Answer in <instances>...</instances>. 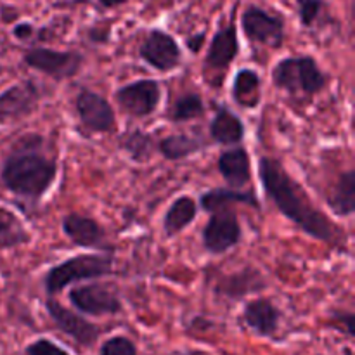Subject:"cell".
<instances>
[{"instance_id": "obj_23", "label": "cell", "mask_w": 355, "mask_h": 355, "mask_svg": "<svg viewBox=\"0 0 355 355\" xmlns=\"http://www.w3.org/2000/svg\"><path fill=\"white\" fill-rule=\"evenodd\" d=\"M207 142L198 137V135L172 134L163 137L156 144V148H158V153L166 162H182V159L203 151V148H207Z\"/></svg>"}, {"instance_id": "obj_25", "label": "cell", "mask_w": 355, "mask_h": 355, "mask_svg": "<svg viewBox=\"0 0 355 355\" xmlns=\"http://www.w3.org/2000/svg\"><path fill=\"white\" fill-rule=\"evenodd\" d=\"M30 232L9 208L0 207V250H10L30 243Z\"/></svg>"}, {"instance_id": "obj_22", "label": "cell", "mask_w": 355, "mask_h": 355, "mask_svg": "<svg viewBox=\"0 0 355 355\" xmlns=\"http://www.w3.org/2000/svg\"><path fill=\"white\" fill-rule=\"evenodd\" d=\"M329 210L336 217H352L355 211V170L342 172L326 196Z\"/></svg>"}, {"instance_id": "obj_10", "label": "cell", "mask_w": 355, "mask_h": 355, "mask_svg": "<svg viewBox=\"0 0 355 355\" xmlns=\"http://www.w3.org/2000/svg\"><path fill=\"white\" fill-rule=\"evenodd\" d=\"M241 26L246 38L253 44L281 49L284 44V21L279 14H274L259 6H248L243 10Z\"/></svg>"}, {"instance_id": "obj_6", "label": "cell", "mask_w": 355, "mask_h": 355, "mask_svg": "<svg viewBox=\"0 0 355 355\" xmlns=\"http://www.w3.org/2000/svg\"><path fill=\"white\" fill-rule=\"evenodd\" d=\"M68 300L78 314L90 318L116 315L123 311L120 297L111 286L103 283H87L73 286L68 291Z\"/></svg>"}, {"instance_id": "obj_28", "label": "cell", "mask_w": 355, "mask_h": 355, "mask_svg": "<svg viewBox=\"0 0 355 355\" xmlns=\"http://www.w3.org/2000/svg\"><path fill=\"white\" fill-rule=\"evenodd\" d=\"M297 2L298 19L304 28H315L324 21L328 14V3L324 0H295Z\"/></svg>"}, {"instance_id": "obj_1", "label": "cell", "mask_w": 355, "mask_h": 355, "mask_svg": "<svg viewBox=\"0 0 355 355\" xmlns=\"http://www.w3.org/2000/svg\"><path fill=\"white\" fill-rule=\"evenodd\" d=\"M259 177L263 193L281 215L318 241H335L338 229L326 217L324 211L312 203L304 186L290 175L279 159L262 156L259 162Z\"/></svg>"}, {"instance_id": "obj_16", "label": "cell", "mask_w": 355, "mask_h": 355, "mask_svg": "<svg viewBox=\"0 0 355 355\" xmlns=\"http://www.w3.org/2000/svg\"><path fill=\"white\" fill-rule=\"evenodd\" d=\"M239 35L238 26L231 17L227 24L215 31L214 38L208 45L207 55H205V68L211 71H224L239 54Z\"/></svg>"}, {"instance_id": "obj_2", "label": "cell", "mask_w": 355, "mask_h": 355, "mask_svg": "<svg viewBox=\"0 0 355 355\" xmlns=\"http://www.w3.org/2000/svg\"><path fill=\"white\" fill-rule=\"evenodd\" d=\"M45 146L44 135H21L0 166L2 186L30 203H38L58 179V162L45 153Z\"/></svg>"}, {"instance_id": "obj_29", "label": "cell", "mask_w": 355, "mask_h": 355, "mask_svg": "<svg viewBox=\"0 0 355 355\" xmlns=\"http://www.w3.org/2000/svg\"><path fill=\"white\" fill-rule=\"evenodd\" d=\"M99 355H139V350L128 336L114 335L101 343Z\"/></svg>"}, {"instance_id": "obj_14", "label": "cell", "mask_w": 355, "mask_h": 355, "mask_svg": "<svg viewBox=\"0 0 355 355\" xmlns=\"http://www.w3.org/2000/svg\"><path fill=\"white\" fill-rule=\"evenodd\" d=\"M61 229L66 238L78 248H96L113 253V246L107 243L106 231L96 218L82 214H68L62 217Z\"/></svg>"}, {"instance_id": "obj_20", "label": "cell", "mask_w": 355, "mask_h": 355, "mask_svg": "<svg viewBox=\"0 0 355 355\" xmlns=\"http://www.w3.org/2000/svg\"><path fill=\"white\" fill-rule=\"evenodd\" d=\"M238 203L260 210V201L253 191L231 189V187H217V189L207 191L200 196L198 207L208 214H215V211L231 210L232 205Z\"/></svg>"}, {"instance_id": "obj_5", "label": "cell", "mask_w": 355, "mask_h": 355, "mask_svg": "<svg viewBox=\"0 0 355 355\" xmlns=\"http://www.w3.org/2000/svg\"><path fill=\"white\" fill-rule=\"evenodd\" d=\"M24 64L30 66L35 71L62 82L69 80L82 71L85 64V58L78 51H58L49 47H31L23 54Z\"/></svg>"}, {"instance_id": "obj_17", "label": "cell", "mask_w": 355, "mask_h": 355, "mask_svg": "<svg viewBox=\"0 0 355 355\" xmlns=\"http://www.w3.org/2000/svg\"><path fill=\"white\" fill-rule=\"evenodd\" d=\"M283 312L270 298H255L243 307L241 321L260 338H274L279 333Z\"/></svg>"}, {"instance_id": "obj_13", "label": "cell", "mask_w": 355, "mask_h": 355, "mask_svg": "<svg viewBox=\"0 0 355 355\" xmlns=\"http://www.w3.org/2000/svg\"><path fill=\"white\" fill-rule=\"evenodd\" d=\"M42 89L33 80H21L0 92V123L30 116L38 107Z\"/></svg>"}, {"instance_id": "obj_31", "label": "cell", "mask_w": 355, "mask_h": 355, "mask_svg": "<svg viewBox=\"0 0 355 355\" xmlns=\"http://www.w3.org/2000/svg\"><path fill=\"white\" fill-rule=\"evenodd\" d=\"M333 321L336 322V328L342 333H345L349 338L355 336V328H354V312H333L331 314Z\"/></svg>"}, {"instance_id": "obj_33", "label": "cell", "mask_w": 355, "mask_h": 355, "mask_svg": "<svg viewBox=\"0 0 355 355\" xmlns=\"http://www.w3.org/2000/svg\"><path fill=\"white\" fill-rule=\"evenodd\" d=\"M205 40H207V35H205V31H200V33H194V35H191V37H187L186 45L191 52L198 54V52L203 49Z\"/></svg>"}, {"instance_id": "obj_19", "label": "cell", "mask_w": 355, "mask_h": 355, "mask_svg": "<svg viewBox=\"0 0 355 355\" xmlns=\"http://www.w3.org/2000/svg\"><path fill=\"white\" fill-rule=\"evenodd\" d=\"M210 137L215 144L227 146V148H234L239 146L245 139L246 128L241 118L225 106H218L215 111L214 118L210 121Z\"/></svg>"}, {"instance_id": "obj_4", "label": "cell", "mask_w": 355, "mask_h": 355, "mask_svg": "<svg viewBox=\"0 0 355 355\" xmlns=\"http://www.w3.org/2000/svg\"><path fill=\"white\" fill-rule=\"evenodd\" d=\"M272 82L291 96L314 97L328 87V75L312 55H290L276 62Z\"/></svg>"}, {"instance_id": "obj_15", "label": "cell", "mask_w": 355, "mask_h": 355, "mask_svg": "<svg viewBox=\"0 0 355 355\" xmlns=\"http://www.w3.org/2000/svg\"><path fill=\"white\" fill-rule=\"evenodd\" d=\"M269 286L263 274L257 267L246 266L231 274H225L215 283L214 291L222 298L239 302L253 293L263 291Z\"/></svg>"}, {"instance_id": "obj_11", "label": "cell", "mask_w": 355, "mask_h": 355, "mask_svg": "<svg viewBox=\"0 0 355 355\" xmlns=\"http://www.w3.org/2000/svg\"><path fill=\"white\" fill-rule=\"evenodd\" d=\"M139 58L156 71L170 73L182 62V49L172 35L153 28L139 45Z\"/></svg>"}, {"instance_id": "obj_21", "label": "cell", "mask_w": 355, "mask_h": 355, "mask_svg": "<svg viewBox=\"0 0 355 355\" xmlns=\"http://www.w3.org/2000/svg\"><path fill=\"white\" fill-rule=\"evenodd\" d=\"M198 210H200V207H198L194 198L187 196V194L175 198L163 215L162 227L166 238H173V236L180 234L186 227H189L196 220Z\"/></svg>"}, {"instance_id": "obj_3", "label": "cell", "mask_w": 355, "mask_h": 355, "mask_svg": "<svg viewBox=\"0 0 355 355\" xmlns=\"http://www.w3.org/2000/svg\"><path fill=\"white\" fill-rule=\"evenodd\" d=\"M113 263L114 260L111 253H82V255L69 257L45 272V293L52 298L76 283L110 276L113 272Z\"/></svg>"}, {"instance_id": "obj_8", "label": "cell", "mask_w": 355, "mask_h": 355, "mask_svg": "<svg viewBox=\"0 0 355 355\" xmlns=\"http://www.w3.org/2000/svg\"><path fill=\"white\" fill-rule=\"evenodd\" d=\"M243 227L234 210L215 211L201 231V243L210 255H224L241 243Z\"/></svg>"}, {"instance_id": "obj_27", "label": "cell", "mask_w": 355, "mask_h": 355, "mask_svg": "<svg viewBox=\"0 0 355 355\" xmlns=\"http://www.w3.org/2000/svg\"><path fill=\"white\" fill-rule=\"evenodd\" d=\"M158 142L153 139L151 134L141 130V128H134V130L127 132L121 135L120 139V149L127 153L128 158L135 163H144L155 153V148Z\"/></svg>"}, {"instance_id": "obj_9", "label": "cell", "mask_w": 355, "mask_h": 355, "mask_svg": "<svg viewBox=\"0 0 355 355\" xmlns=\"http://www.w3.org/2000/svg\"><path fill=\"white\" fill-rule=\"evenodd\" d=\"M114 103L123 113L134 118L151 116L162 101V87L158 80L141 78L114 90Z\"/></svg>"}, {"instance_id": "obj_32", "label": "cell", "mask_w": 355, "mask_h": 355, "mask_svg": "<svg viewBox=\"0 0 355 355\" xmlns=\"http://www.w3.org/2000/svg\"><path fill=\"white\" fill-rule=\"evenodd\" d=\"M12 35L17 38V40H21V42L30 40V38L35 35L33 24H30V23L16 24V26H14V30H12Z\"/></svg>"}, {"instance_id": "obj_7", "label": "cell", "mask_w": 355, "mask_h": 355, "mask_svg": "<svg viewBox=\"0 0 355 355\" xmlns=\"http://www.w3.org/2000/svg\"><path fill=\"white\" fill-rule=\"evenodd\" d=\"M45 311H47L49 318L54 322L55 328L61 333H64L68 338H71L82 349L94 347L97 343V340L101 338V335H103V328L101 326L90 322L89 319H85L76 311L64 307V305H61L54 298L47 297V300H45Z\"/></svg>"}, {"instance_id": "obj_12", "label": "cell", "mask_w": 355, "mask_h": 355, "mask_svg": "<svg viewBox=\"0 0 355 355\" xmlns=\"http://www.w3.org/2000/svg\"><path fill=\"white\" fill-rule=\"evenodd\" d=\"M75 110L80 125L89 134H110L116 127V114L113 106L94 90L80 89L76 92Z\"/></svg>"}, {"instance_id": "obj_24", "label": "cell", "mask_w": 355, "mask_h": 355, "mask_svg": "<svg viewBox=\"0 0 355 355\" xmlns=\"http://www.w3.org/2000/svg\"><path fill=\"white\" fill-rule=\"evenodd\" d=\"M232 99L245 110H253L262 99V78L252 68H243L232 80Z\"/></svg>"}, {"instance_id": "obj_34", "label": "cell", "mask_w": 355, "mask_h": 355, "mask_svg": "<svg viewBox=\"0 0 355 355\" xmlns=\"http://www.w3.org/2000/svg\"><path fill=\"white\" fill-rule=\"evenodd\" d=\"M125 2H127V0H99V3L104 9H114V7L118 6H123Z\"/></svg>"}, {"instance_id": "obj_26", "label": "cell", "mask_w": 355, "mask_h": 355, "mask_svg": "<svg viewBox=\"0 0 355 355\" xmlns=\"http://www.w3.org/2000/svg\"><path fill=\"white\" fill-rule=\"evenodd\" d=\"M205 113H207V106H205L203 97L196 92H184L173 101L166 116L172 123H186V121L205 116Z\"/></svg>"}, {"instance_id": "obj_30", "label": "cell", "mask_w": 355, "mask_h": 355, "mask_svg": "<svg viewBox=\"0 0 355 355\" xmlns=\"http://www.w3.org/2000/svg\"><path fill=\"white\" fill-rule=\"evenodd\" d=\"M24 355H71L66 349H62L61 345H58L55 342L49 338H38L35 342H31L30 345H26L24 349Z\"/></svg>"}, {"instance_id": "obj_18", "label": "cell", "mask_w": 355, "mask_h": 355, "mask_svg": "<svg viewBox=\"0 0 355 355\" xmlns=\"http://www.w3.org/2000/svg\"><path fill=\"white\" fill-rule=\"evenodd\" d=\"M217 170L231 189H241L252 182V158L246 148L234 146L220 153Z\"/></svg>"}]
</instances>
